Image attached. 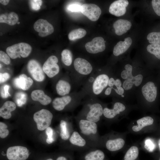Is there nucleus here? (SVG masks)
Returning <instances> with one entry per match:
<instances>
[{
	"label": "nucleus",
	"instance_id": "obj_44",
	"mask_svg": "<svg viewBox=\"0 0 160 160\" xmlns=\"http://www.w3.org/2000/svg\"><path fill=\"white\" fill-rule=\"evenodd\" d=\"M133 84L134 83L132 81L131 79H127L124 81L122 86L123 89L125 90H127L131 89Z\"/></svg>",
	"mask_w": 160,
	"mask_h": 160
},
{
	"label": "nucleus",
	"instance_id": "obj_27",
	"mask_svg": "<svg viewBox=\"0 0 160 160\" xmlns=\"http://www.w3.org/2000/svg\"><path fill=\"white\" fill-rule=\"evenodd\" d=\"M105 158L104 153L99 150L89 152L84 157V160H103Z\"/></svg>",
	"mask_w": 160,
	"mask_h": 160
},
{
	"label": "nucleus",
	"instance_id": "obj_21",
	"mask_svg": "<svg viewBox=\"0 0 160 160\" xmlns=\"http://www.w3.org/2000/svg\"><path fill=\"white\" fill-rule=\"evenodd\" d=\"M71 99V97L68 95L56 97L52 101L53 107L57 111H62L64 109L65 106L70 103Z\"/></svg>",
	"mask_w": 160,
	"mask_h": 160
},
{
	"label": "nucleus",
	"instance_id": "obj_15",
	"mask_svg": "<svg viewBox=\"0 0 160 160\" xmlns=\"http://www.w3.org/2000/svg\"><path fill=\"white\" fill-rule=\"evenodd\" d=\"M81 133L86 135L91 134H95L97 131V127L96 123L87 120H81L79 123Z\"/></svg>",
	"mask_w": 160,
	"mask_h": 160
},
{
	"label": "nucleus",
	"instance_id": "obj_29",
	"mask_svg": "<svg viewBox=\"0 0 160 160\" xmlns=\"http://www.w3.org/2000/svg\"><path fill=\"white\" fill-rule=\"evenodd\" d=\"M61 60L63 63L67 66H70L72 63L73 55L71 51L65 49L61 53Z\"/></svg>",
	"mask_w": 160,
	"mask_h": 160
},
{
	"label": "nucleus",
	"instance_id": "obj_39",
	"mask_svg": "<svg viewBox=\"0 0 160 160\" xmlns=\"http://www.w3.org/2000/svg\"><path fill=\"white\" fill-rule=\"evenodd\" d=\"M0 60L6 65L10 63V57L8 55L2 51H0Z\"/></svg>",
	"mask_w": 160,
	"mask_h": 160
},
{
	"label": "nucleus",
	"instance_id": "obj_51",
	"mask_svg": "<svg viewBox=\"0 0 160 160\" xmlns=\"http://www.w3.org/2000/svg\"><path fill=\"white\" fill-rule=\"evenodd\" d=\"M9 0H0V3L4 5H7L9 3Z\"/></svg>",
	"mask_w": 160,
	"mask_h": 160
},
{
	"label": "nucleus",
	"instance_id": "obj_40",
	"mask_svg": "<svg viewBox=\"0 0 160 160\" xmlns=\"http://www.w3.org/2000/svg\"><path fill=\"white\" fill-rule=\"evenodd\" d=\"M151 2L154 11L158 15L160 16V0H153Z\"/></svg>",
	"mask_w": 160,
	"mask_h": 160
},
{
	"label": "nucleus",
	"instance_id": "obj_20",
	"mask_svg": "<svg viewBox=\"0 0 160 160\" xmlns=\"http://www.w3.org/2000/svg\"><path fill=\"white\" fill-rule=\"evenodd\" d=\"M16 108L15 103L11 101H7L0 109V116L5 119H8L11 117V112Z\"/></svg>",
	"mask_w": 160,
	"mask_h": 160
},
{
	"label": "nucleus",
	"instance_id": "obj_47",
	"mask_svg": "<svg viewBox=\"0 0 160 160\" xmlns=\"http://www.w3.org/2000/svg\"><path fill=\"white\" fill-rule=\"evenodd\" d=\"M112 89H113L119 95H121L124 93V89L121 87H116V89L113 87Z\"/></svg>",
	"mask_w": 160,
	"mask_h": 160
},
{
	"label": "nucleus",
	"instance_id": "obj_23",
	"mask_svg": "<svg viewBox=\"0 0 160 160\" xmlns=\"http://www.w3.org/2000/svg\"><path fill=\"white\" fill-rule=\"evenodd\" d=\"M71 86L68 81L62 80H59L56 86V89L57 94L64 96L68 94L71 90Z\"/></svg>",
	"mask_w": 160,
	"mask_h": 160
},
{
	"label": "nucleus",
	"instance_id": "obj_37",
	"mask_svg": "<svg viewBox=\"0 0 160 160\" xmlns=\"http://www.w3.org/2000/svg\"><path fill=\"white\" fill-rule=\"evenodd\" d=\"M9 88L10 86L7 84L3 85L1 87L0 95L2 98H6L10 96L9 92Z\"/></svg>",
	"mask_w": 160,
	"mask_h": 160
},
{
	"label": "nucleus",
	"instance_id": "obj_38",
	"mask_svg": "<svg viewBox=\"0 0 160 160\" xmlns=\"http://www.w3.org/2000/svg\"><path fill=\"white\" fill-rule=\"evenodd\" d=\"M45 132L47 136L46 140V142L47 143L50 144L54 140L53 137V130L51 128L49 127L46 129Z\"/></svg>",
	"mask_w": 160,
	"mask_h": 160
},
{
	"label": "nucleus",
	"instance_id": "obj_12",
	"mask_svg": "<svg viewBox=\"0 0 160 160\" xmlns=\"http://www.w3.org/2000/svg\"><path fill=\"white\" fill-rule=\"evenodd\" d=\"M157 87L152 81L148 82L142 87L143 95L149 102H152L156 99L157 95Z\"/></svg>",
	"mask_w": 160,
	"mask_h": 160
},
{
	"label": "nucleus",
	"instance_id": "obj_25",
	"mask_svg": "<svg viewBox=\"0 0 160 160\" xmlns=\"http://www.w3.org/2000/svg\"><path fill=\"white\" fill-rule=\"evenodd\" d=\"M153 122V120L152 117L149 116L143 117L137 121L138 125L133 126L132 129L135 132H138L144 127L152 125Z\"/></svg>",
	"mask_w": 160,
	"mask_h": 160
},
{
	"label": "nucleus",
	"instance_id": "obj_45",
	"mask_svg": "<svg viewBox=\"0 0 160 160\" xmlns=\"http://www.w3.org/2000/svg\"><path fill=\"white\" fill-rule=\"evenodd\" d=\"M143 79V76L142 75L140 74L134 76L133 79L132 80L135 85L137 87L139 86L141 83Z\"/></svg>",
	"mask_w": 160,
	"mask_h": 160
},
{
	"label": "nucleus",
	"instance_id": "obj_48",
	"mask_svg": "<svg viewBox=\"0 0 160 160\" xmlns=\"http://www.w3.org/2000/svg\"><path fill=\"white\" fill-rule=\"evenodd\" d=\"M115 81V80L113 78H110L109 80L108 85L109 87L112 88L114 85Z\"/></svg>",
	"mask_w": 160,
	"mask_h": 160
},
{
	"label": "nucleus",
	"instance_id": "obj_46",
	"mask_svg": "<svg viewBox=\"0 0 160 160\" xmlns=\"http://www.w3.org/2000/svg\"><path fill=\"white\" fill-rule=\"evenodd\" d=\"M10 76L9 74L7 73H0V83H2L6 81L9 79Z\"/></svg>",
	"mask_w": 160,
	"mask_h": 160
},
{
	"label": "nucleus",
	"instance_id": "obj_31",
	"mask_svg": "<svg viewBox=\"0 0 160 160\" xmlns=\"http://www.w3.org/2000/svg\"><path fill=\"white\" fill-rule=\"evenodd\" d=\"M15 102L17 106H22L25 103L27 100V95L25 92H17L15 97Z\"/></svg>",
	"mask_w": 160,
	"mask_h": 160
},
{
	"label": "nucleus",
	"instance_id": "obj_19",
	"mask_svg": "<svg viewBox=\"0 0 160 160\" xmlns=\"http://www.w3.org/2000/svg\"><path fill=\"white\" fill-rule=\"evenodd\" d=\"M125 109V107L122 103L119 102L115 103L113 109H110L107 108L103 109V115L106 118L112 119L120 112L123 111Z\"/></svg>",
	"mask_w": 160,
	"mask_h": 160
},
{
	"label": "nucleus",
	"instance_id": "obj_35",
	"mask_svg": "<svg viewBox=\"0 0 160 160\" xmlns=\"http://www.w3.org/2000/svg\"><path fill=\"white\" fill-rule=\"evenodd\" d=\"M125 70H123L121 73V76L124 79H132L134 78L132 74V67L129 64H127L124 67Z\"/></svg>",
	"mask_w": 160,
	"mask_h": 160
},
{
	"label": "nucleus",
	"instance_id": "obj_32",
	"mask_svg": "<svg viewBox=\"0 0 160 160\" xmlns=\"http://www.w3.org/2000/svg\"><path fill=\"white\" fill-rule=\"evenodd\" d=\"M60 136L61 138L64 140H68L70 137V134L67 128L66 122L62 120L60 121Z\"/></svg>",
	"mask_w": 160,
	"mask_h": 160
},
{
	"label": "nucleus",
	"instance_id": "obj_18",
	"mask_svg": "<svg viewBox=\"0 0 160 160\" xmlns=\"http://www.w3.org/2000/svg\"><path fill=\"white\" fill-rule=\"evenodd\" d=\"M132 42V39L129 37L125 38L123 41L119 42L113 48V55L116 56H118L123 53L130 47Z\"/></svg>",
	"mask_w": 160,
	"mask_h": 160
},
{
	"label": "nucleus",
	"instance_id": "obj_54",
	"mask_svg": "<svg viewBox=\"0 0 160 160\" xmlns=\"http://www.w3.org/2000/svg\"><path fill=\"white\" fill-rule=\"evenodd\" d=\"M159 148H160V140L159 141Z\"/></svg>",
	"mask_w": 160,
	"mask_h": 160
},
{
	"label": "nucleus",
	"instance_id": "obj_13",
	"mask_svg": "<svg viewBox=\"0 0 160 160\" xmlns=\"http://www.w3.org/2000/svg\"><path fill=\"white\" fill-rule=\"evenodd\" d=\"M103 113L102 105L98 103L94 104L90 107V110L87 113V120L95 123L98 121Z\"/></svg>",
	"mask_w": 160,
	"mask_h": 160
},
{
	"label": "nucleus",
	"instance_id": "obj_52",
	"mask_svg": "<svg viewBox=\"0 0 160 160\" xmlns=\"http://www.w3.org/2000/svg\"><path fill=\"white\" fill-rule=\"evenodd\" d=\"M56 160H68L64 156H59L56 159Z\"/></svg>",
	"mask_w": 160,
	"mask_h": 160
},
{
	"label": "nucleus",
	"instance_id": "obj_53",
	"mask_svg": "<svg viewBox=\"0 0 160 160\" xmlns=\"http://www.w3.org/2000/svg\"><path fill=\"white\" fill-rule=\"evenodd\" d=\"M46 160H53L51 158H49V159H47Z\"/></svg>",
	"mask_w": 160,
	"mask_h": 160
},
{
	"label": "nucleus",
	"instance_id": "obj_14",
	"mask_svg": "<svg viewBox=\"0 0 160 160\" xmlns=\"http://www.w3.org/2000/svg\"><path fill=\"white\" fill-rule=\"evenodd\" d=\"M33 80L26 75L22 74L15 78L13 84L17 88L26 90L28 89L33 83Z\"/></svg>",
	"mask_w": 160,
	"mask_h": 160
},
{
	"label": "nucleus",
	"instance_id": "obj_26",
	"mask_svg": "<svg viewBox=\"0 0 160 160\" xmlns=\"http://www.w3.org/2000/svg\"><path fill=\"white\" fill-rule=\"evenodd\" d=\"M70 142L73 145L83 147L86 144L85 140L76 131L74 132L69 139Z\"/></svg>",
	"mask_w": 160,
	"mask_h": 160
},
{
	"label": "nucleus",
	"instance_id": "obj_30",
	"mask_svg": "<svg viewBox=\"0 0 160 160\" xmlns=\"http://www.w3.org/2000/svg\"><path fill=\"white\" fill-rule=\"evenodd\" d=\"M139 153L138 148L135 146L131 147L125 154L124 160H135L137 157Z\"/></svg>",
	"mask_w": 160,
	"mask_h": 160
},
{
	"label": "nucleus",
	"instance_id": "obj_22",
	"mask_svg": "<svg viewBox=\"0 0 160 160\" xmlns=\"http://www.w3.org/2000/svg\"><path fill=\"white\" fill-rule=\"evenodd\" d=\"M19 17L15 13L12 12L8 14H2L0 16V22L5 23L11 25H15L18 22Z\"/></svg>",
	"mask_w": 160,
	"mask_h": 160
},
{
	"label": "nucleus",
	"instance_id": "obj_4",
	"mask_svg": "<svg viewBox=\"0 0 160 160\" xmlns=\"http://www.w3.org/2000/svg\"><path fill=\"white\" fill-rule=\"evenodd\" d=\"M27 69L32 77L38 82L43 81L45 78L44 73L40 63L34 59L30 60L27 65Z\"/></svg>",
	"mask_w": 160,
	"mask_h": 160
},
{
	"label": "nucleus",
	"instance_id": "obj_56",
	"mask_svg": "<svg viewBox=\"0 0 160 160\" xmlns=\"http://www.w3.org/2000/svg\"><path fill=\"white\" fill-rule=\"evenodd\" d=\"M18 23V24H19V22H18V23Z\"/></svg>",
	"mask_w": 160,
	"mask_h": 160
},
{
	"label": "nucleus",
	"instance_id": "obj_6",
	"mask_svg": "<svg viewBox=\"0 0 160 160\" xmlns=\"http://www.w3.org/2000/svg\"><path fill=\"white\" fill-rule=\"evenodd\" d=\"M81 12L91 21H95L99 18L101 10L95 4H84L81 6Z\"/></svg>",
	"mask_w": 160,
	"mask_h": 160
},
{
	"label": "nucleus",
	"instance_id": "obj_7",
	"mask_svg": "<svg viewBox=\"0 0 160 160\" xmlns=\"http://www.w3.org/2000/svg\"><path fill=\"white\" fill-rule=\"evenodd\" d=\"M34 29L39 33L41 37H45L52 33L54 31L52 25L46 20L39 19L37 20L33 25Z\"/></svg>",
	"mask_w": 160,
	"mask_h": 160
},
{
	"label": "nucleus",
	"instance_id": "obj_5",
	"mask_svg": "<svg viewBox=\"0 0 160 160\" xmlns=\"http://www.w3.org/2000/svg\"><path fill=\"white\" fill-rule=\"evenodd\" d=\"M57 58L55 55L50 56L44 62L42 67L44 73L49 78L54 77L58 73L60 68L57 64Z\"/></svg>",
	"mask_w": 160,
	"mask_h": 160
},
{
	"label": "nucleus",
	"instance_id": "obj_42",
	"mask_svg": "<svg viewBox=\"0 0 160 160\" xmlns=\"http://www.w3.org/2000/svg\"><path fill=\"white\" fill-rule=\"evenodd\" d=\"M81 5L75 4L69 5L67 8L68 10L72 12H81Z\"/></svg>",
	"mask_w": 160,
	"mask_h": 160
},
{
	"label": "nucleus",
	"instance_id": "obj_11",
	"mask_svg": "<svg viewBox=\"0 0 160 160\" xmlns=\"http://www.w3.org/2000/svg\"><path fill=\"white\" fill-rule=\"evenodd\" d=\"M109 77L105 74H101L97 76L92 84V90L94 94H100L108 85Z\"/></svg>",
	"mask_w": 160,
	"mask_h": 160
},
{
	"label": "nucleus",
	"instance_id": "obj_55",
	"mask_svg": "<svg viewBox=\"0 0 160 160\" xmlns=\"http://www.w3.org/2000/svg\"><path fill=\"white\" fill-rule=\"evenodd\" d=\"M121 96V97H124V95H122Z\"/></svg>",
	"mask_w": 160,
	"mask_h": 160
},
{
	"label": "nucleus",
	"instance_id": "obj_9",
	"mask_svg": "<svg viewBox=\"0 0 160 160\" xmlns=\"http://www.w3.org/2000/svg\"><path fill=\"white\" fill-rule=\"evenodd\" d=\"M129 2L127 0H118L110 5L109 11L110 14L117 17L124 15L126 12V7Z\"/></svg>",
	"mask_w": 160,
	"mask_h": 160
},
{
	"label": "nucleus",
	"instance_id": "obj_16",
	"mask_svg": "<svg viewBox=\"0 0 160 160\" xmlns=\"http://www.w3.org/2000/svg\"><path fill=\"white\" fill-rule=\"evenodd\" d=\"M131 26L132 24L130 22L127 20L122 19L117 20L113 25L115 33L118 36L126 33L130 29Z\"/></svg>",
	"mask_w": 160,
	"mask_h": 160
},
{
	"label": "nucleus",
	"instance_id": "obj_49",
	"mask_svg": "<svg viewBox=\"0 0 160 160\" xmlns=\"http://www.w3.org/2000/svg\"><path fill=\"white\" fill-rule=\"evenodd\" d=\"M114 85L116 87L121 86V82L119 79H117L115 80Z\"/></svg>",
	"mask_w": 160,
	"mask_h": 160
},
{
	"label": "nucleus",
	"instance_id": "obj_41",
	"mask_svg": "<svg viewBox=\"0 0 160 160\" xmlns=\"http://www.w3.org/2000/svg\"><path fill=\"white\" fill-rule=\"evenodd\" d=\"M31 7L33 9L35 10H38L40 8L42 5V1L33 0L30 1Z\"/></svg>",
	"mask_w": 160,
	"mask_h": 160
},
{
	"label": "nucleus",
	"instance_id": "obj_8",
	"mask_svg": "<svg viewBox=\"0 0 160 160\" xmlns=\"http://www.w3.org/2000/svg\"><path fill=\"white\" fill-rule=\"evenodd\" d=\"M105 41L101 37L93 38L91 41L88 42L85 45L86 50L89 53L96 54L103 51L105 48Z\"/></svg>",
	"mask_w": 160,
	"mask_h": 160
},
{
	"label": "nucleus",
	"instance_id": "obj_3",
	"mask_svg": "<svg viewBox=\"0 0 160 160\" xmlns=\"http://www.w3.org/2000/svg\"><path fill=\"white\" fill-rule=\"evenodd\" d=\"M29 155L28 149L21 146L9 147L6 152L7 158L9 160H25L28 158Z\"/></svg>",
	"mask_w": 160,
	"mask_h": 160
},
{
	"label": "nucleus",
	"instance_id": "obj_24",
	"mask_svg": "<svg viewBox=\"0 0 160 160\" xmlns=\"http://www.w3.org/2000/svg\"><path fill=\"white\" fill-rule=\"evenodd\" d=\"M124 143L125 141L123 139L118 138L108 140L106 143V146L108 150L114 151L122 148Z\"/></svg>",
	"mask_w": 160,
	"mask_h": 160
},
{
	"label": "nucleus",
	"instance_id": "obj_1",
	"mask_svg": "<svg viewBox=\"0 0 160 160\" xmlns=\"http://www.w3.org/2000/svg\"><path fill=\"white\" fill-rule=\"evenodd\" d=\"M32 48L28 44L20 42L8 47L6 50L7 54L12 59L20 56L25 58L27 57L31 53Z\"/></svg>",
	"mask_w": 160,
	"mask_h": 160
},
{
	"label": "nucleus",
	"instance_id": "obj_33",
	"mask_svg": "<svg viewBox=\"0 0 160 160\" xmlns=\"http://www.w3.org/2000/svg\"><path fill=\"white\" fill-rule=\"evenodd\" d=\"M147 51L160 60V44H151L147 47Z\"/></svg>",
	"mask_w": 160,
	"mask_h": 160
},
{
	"label": "nucleus",
	"instance_id": "obj_2",
	"mask_svg": "<svg viewBox=\"0 0 160 160\" xmlns=\"http://www.w3.org/2000/svg\"><path fill=\"white\" fill-rule=\"evenodd\" d=\"M52 114L49 110L43 109L35 113L33 118L37 128L43 131L49 127L53 118Z\"/></svg>",
	"mask_w": 160,
	"mask_h": 160
},
{
	"label": "nucleus",
	"instance_id": "obj_50",
	"mask_svg": "<svg viewBox=\"0 0 160 160\" xmlns=\"http://www.w3.org/2000/svg\"><path fill=\"white\" fill-rule=\"evenodd\" d=\"M112 89V88L111 87H108L105 92V94L107 95H110L111 93Z\"/></svg>",
	"mask_w": 160,
	"mask_h": 160
},
{
	"label": "nucleus",
	"instance_id": "obj_10",
	"mask_svg": "<svg viewBox=\"0 0 160 160\" xmlns=\"http://www.w3.org/2000/svg\"><path fill=\"white\" fill-rule=\"evenodd\" d=\"M73 65L75 70L82 75H88L92 70V67L90 63L82 58L78 57L76 58L74 61Z\"/></svg>",
	"mask_w": 160,
	"mask_h": 160
},
{
	"label": "nucleus",
	"instance_id": "obj_28",
	"mask_svg": "<svg viewBox=\"0 0 160 160\" xmlns=\"http://www.w3.org/2000/svg\"><path fill=\"white\" fill-rule=\"evenodd\" d=\"M86 33L87 32L85 29L79 28L71 31L68 34V37L69 40L74 41L83 37Z\"/></svg>",
	"mask_w": 160,
	"mask_h": 160
},
{
	"label": "nucleus",
	"instance_id": "obj_43",
	"mask_svg": "<svg viewBox=\"0 0 160 160\" xmlns=\"http://www.w3.org/2000/svg\"><path fill=\"white\" fill-rule=\"evenodd\" d=\"M145 148L150 152L152 151L155 147L154 143L150 139H147L145 142Z\"/></svg>",
	"mask_w": 160,
	"mask_h": 160
},
{
	"label": "nucleus",
	"instance_id": "obj_17",
	"mask_svg": "<svg viewBox=\"0 0 160 160\" xmlns=\"http://www.w3.org/2000/svg\"><path fill=\"white\" fill-rule=\"evenodd\" d=\"M31 97L33 100L38 101L44 105L49 104L52 101L51 98L46 95L43 91L40 89L32 91L31 94Z\"/></svg>",
	"mask_w": 160,
	"mask_h": 160
},
{
	"label": "nucleus",
	"instance_id": "obj_34",
	"mask_svg": "<svg viewBox=\"0 0 160 160\" xmlns=\"http://www.w3.org/2000/svg\"><path fill=\"white\" fill-rule=\"evenodd\" d=\"M147 39L151 44H160V32H152L149 33Z\"/></svg>",
	"mask_w": 160,
	"mask_h": 160
},
{
	"label": "nucleus",
	"instance_id": "obj_36",
	"mask_svg": "<svg viewBox=\"0 0 160 160\" xmlns=\"http://www.w3.org/2000/svg\"><path fill=\"white\" fill-rule=\"evenodd\" d=\"M7 126L4 123L0 122V137L2 138L6 137L9 134V131L7 129Z\"/></svg>",
	"mask_w": 160,
	"mask_h": 160
}]
</instances>
